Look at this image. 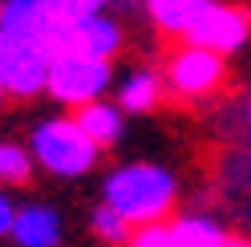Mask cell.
I'll return each instance as SVG.
<instances>
[{
  "instance_id": "8992f818",
  "label": "cell",
  "mask_w": 251,
  "mask_h": 247,
  "mask_svg": "<svg viewBox=\"0 0 251 247\" xmlns=\"http://www.w3.org/2000/svg\"><path fill=\"white\" fill-rule=\"evenodd\" d=\"M49 81V53L0 28V98H33Z\"/></svg>"
},
{
  "instance_id": "5b68a950",
  "label": "cell",
  "mask_w": 251,
  "mask_h": 247,
  "mask_svg": "<svg viewBox=\"0 0 251 247\" xmlns=\"http://www.w3.org/2000/svg\"><path fill=\"white\" fill-rule=\"evenodd\" d=\"M223 57L207 53V49H195V45H178L175 53L166 57V73H162V85L170 94H178L186 101H202L211 98L219 85H223Z\"/></svg>"
},
{
  "instance_id": "30bf717a",
  "label": "cell",
  "mask_w": 251,
  "mask_h": 247,
  "mask_svg": "<svg viewBox=\"0 0 251 247\" xmlns=\"http://www.w3.org/2000/svg\"><path fill=\"white\" fill-rule=\"evenodd\" d=\"M170 239H175V247H223L227 231L207 215H182L170 223Z\"/></svg>"
},
{
  "instance_id": "52a82bcc",
  "label": "cell",
  "mask_w": 251,
  "mask_h": 247,
  "mask_svg": "<svg viewBox=\"0 0 251 247\" xmlns=\"http://www.w3.org/2000/svg\"><path fill=\"white\" fill-rule=\"evenodd\" d=\"M12 243L17 247H57L61 243V215L45 203L17 207L12 219Z\"/></svg>"
},
{
  "instance_id": "5bb4252c",
  "label": "cell",
  "mask_w": 251,
  "mask_h": 247,
  "mask_svg": "<svg viewBox=\"0 0 251 247\" xmlns=\"http://www.w3.org/2000/svg\"><path fill=\"white\" fill-rule=\"evenodd\" d=\"M12 219H17V203L0 191V239L4 235H12Z\"/></svg>"
},
{
  "instance_id": "9c48e42d",
  "label": "cell",
  "mask_w": 251,
  "mask_h": 247,
  "mask_svg": "<svg viewBox=\"0 0 251 247\" xmlns=\"http://www.w3.org/2000/svg\"><path fill=\"white\" fill-rule=\"evenodd\" d=\"M162 77L154 69H134L130 77H122L118 85V110L122 114H150L162 101Z\"/></svg>"
},
{
  "instance_id": "8fae6325",
  "label": "cell",
  "mask_w": 251,
  "mask_h": 247,
  "mask_svg": "<svg viewBox=\"0 0 251 247\" xmlns=\"http://www.w3.org/2000/svg\"><path fill=\"white\" fill-rule=\"evenodd\" d=\"M28 174H33V154L17 142H0V191L28 182Z\"/></svg>"
},
{
  "instance_id": "6da1fadb",
  "label": "cell",
  "mask_w": 251,
  "mask_h": 247,
  "mask_svg": "<svg viewBox=\"0 0 251 247\" xmlns=\"http://www.w3.org/2000/svg\"><path fill=\"white\" fill-rule=\"evenodd\" d=\"M178 198V182L166 166L154 162H126L118 171H109L101 187V203L109 211H118L130 227H150L162 223L166 211Z\"/></svg>"
},
{
  "instance_id": "7c38bea8",
  "label": "cell",
  "mask_w": 251,
  "mask_h": 247,
  "mask_svg": "<svg viewBox=\"0 0 251 247\" xmlns=\"http://www.w3.org/2000/svg\"><path fill=\"white\" fill-rule=\"evenodd\" d=\"M89 227H93V235H98V239H105V243H126V239H130V231H134V227L126 223L118 211H109L105 203H101V207H93Z\"/></svg>"
},
{
  "instance_id": "3957f363",
  "label": "cell",
  "mask_w": 251,
  "mask_h": 247,
  "mask_svg": "<svg viewBox=\"0 0 251 247\" xmlns=\"http://www.w3.org/2000/svg\"><path fill=\"white\" fill-rule=\"evenodd\" d=\"M178 37L182 45H195V49H207L219 57L235 53L251 37V12L235 4H215V0H191V12H186Z\"/></svg>"
},
{
  "instance_id": "ba28073f",
  "label": "cell",
  "mask_w": 251,
  "mask_h": 247,
  "mask_svg": "<svg viewBox=\"0 0 251 247\" xmlns=\"http://www.w3.org/2000/svg\"><path fill=\"white\" fill-rule=\"evenodd\" d=\"M77 130H81L85 138L98 150H105V146H114L118 138H122V110L118 105H109L105 98L101 101H89V105H81V110H77Z\"/></svg>"
},
{
  "instance_id": "7a4b0ae2",
  "label": "cell",
  "mask_w": 251,
  "mask_h": 247,
  "mask_svg": "<svg viewBox=\"0 0 251 247\" xmlns=\"http://www.w3.org/2000/svg\"><path fill=\"white\" fill-rule=\"evenodd\" d=\"M33 158L57 178H81L98 162V146L77 130L73 118H49L33 130Z\"/></svg>"
},
{
  "instance_id": "277c9868",
  "label": "cell",
  "mask_w": 251,
  "mask_h": 247,
  "mask_svg": "<svg viewBox=\"0 0 251 247\" xmlns=\"http://www.w3.org/2000/svg\"><path fill=\"white\" fill-rule=\"evenodd\" d=\"M45 89L61 105H77V110L89 101H101V94L109 89V61L81 57V53H57V57H49Z\"/></svg>"
},
{
  "instance_id": "4fadbf2b",
  "label": "cell",
  "mask_w": 251,
  "mask_h": 247,
  "mask_svg": "<svg viewBox=\"0 0 251 247\" xmlns=\"http://www.w3.org/2000/svg\"><path fill=\"white\" fill-rule=\"evenodd\" d=\"M126 247H175L170 239V223H150V227H134Z\"/></svg>"
},
{
  "instance_id": "9a60e30c",
  "label": "cell",
  "mask_w": 251,
  "mask_h": 247,
  "mask_svg": "<svg viewBox=\"0 0 251 247\" xmlns=\"http://www.w3.org/2000/svg\"><path fill=\"white\" fill-rule=\"evenodd\" d=\"M223 247H251V239H243V235H227Z\"/></svg>"
}]
</instances>
